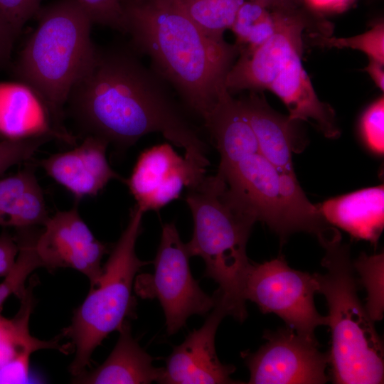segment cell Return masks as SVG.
Instances as JSON below:
<instances>
[{
    "label": "cell",
    "instance_id": "cell-1",
    "mask_svg": "<svg viewBox=\"0 0 384 384\" xmlns=\"http://www.w3.org/2000/svg\"><path fill=\"white\" fill-rule=\"evenodd\" d=\"M169 88L134 51L95 47L68 102L88 135L123 150L149 133L159 132L183 148L186 159L206 169L210 164L207 145Z\"/></svg>",
    "mask_w": 384,
    "mask_h": 384
},
{
    "label": "cell",
    "instance_id": "cell-2",
    "mask_svg": "<svg viewBox=\"0 0 384 384\" xmlns=\"http://www.w3.org/2000/svg\"><path fill=\"white\" fill-rule=\"evenodd\" d=\"M134 50L173 87L185 106L204 119L226 90L239 48L203 32L175 0H121Z\"/></svg>",
    "mask_w": 384,
    "mask_h": 384
},
{
    "label": "cell",
    "instance_id": "cell-3",
    "mask_svg": "<svg viewBox=\"0 0 384 384\" xmlns=\"http://www.w3.org/2000/svg\"><path fill=\"white\" fill-rule=\"evenodd\" d=\"M220 154L216 175L232 196L282 241L297 232L315 234L326 226L295 174L282 171L262 153L238 100L228 90L203 120Z\"/></svg>",
    "mask_w": 384,
    "mask_h": 384
},
{
    "label": "cell",
    "instance_id": "cell-4",
    "mask_svg": "<svg viewBox=\"0 0 384 384\" xmlns=\"http://www.w3.org/2000/svg\"><path fill=\"white\" fill-rule=\"evenodd\" d=\"M37 14L38 25L14 73L41 103L55 137L72 145L75 139L64 126L65 105L95 53L93 23L77 0H59Z\"/></svg>",
    "mask_w": 384,
    "mask_h": 384
},
{
    "label": "cell",
    "instance_id": "cell-5",
    "mask_svg": "<svg viewBox=\"0 0 384 384\" xmlns=\"http://www.w3.org/2000/svg\"><path fill=\"white\" fill-rule=\"evenodd\" d=\"M274 34L250 52H241L225 79L232 94L245 90H268L284 104L294 122H311L331 139L340 135L331 107L319 99L302 62V33L316 27L315 18L302 9L276 11Z\"/></svg>",
    "mask_w": 384,
    "mask_h": 384
},
{
    "label": "cell",
    "instance_id": "cell-6",
    "mask_svg": "<svg viewBox=\"0 0 384 384\" xmlns=\"http://www.w3.org/2000/svg\"><path fill=\"white\" fill-rule=\"evenodd\" d=\"M325 250L324 274L315 273L317 292L326 298L327 325L332 336L329 353L331 377L336 384L383 383V346L374 321L357 294L350 249L331 226L317 235Z\"/></svg>",
    "mask_w": 384,
    "mask_h": 384
},
{
    "label": "cell",
    "instance_id": "cell-7",
    "mask_svg": "<svg viewBox=\"0 0 384 384\" xmlns=\"http://www.w3.org/2000/svg\"><path fill=\"white\" fill-rule=\"evenodd\" d=\"M185 200L193 220L188 253L203 259L204 277L218 284L215 304L242 322L247 316L245 287L252 265L246 246L256 220L216 174L188 188Z\"/></svg>",
    "mask_w": 384,
    "mask_h": 384
},
{
    "label": "cell",
    "instance_id": "cell-8",
    "mask_svg": "<svg viewBox=\"0 0 384 384\" xmlns=\"http://www.w3.org/2000/svg\"><path fill=\"white\" fill-rule=\"evenodd\" d=\"M144 213L136 205L131 210L128 223L113 246L97 283L64 330L75 351L70 366L75 377L86 370L96 348L110 333L120 329L134 307L135 278L149 263L139 259L135 250Z\"/></svg>",
    "mask_w": 384,
    "mask_h": 384
},
{
    "label": "cell",
    "instance_id": "cell-9",
    "mask_svg": "<svg viewBox=\"0 0 384 384\" xmlns=\"http://www.w3.org/2000/svg\"><path fill=\"white\" fill-rule=\"evenodd\" d=\"M190 257L174 223H165L153 262L154 272L135 278L134 290L138 296L159 300L170 336L178 332L191 316L205 315L215 304L214 296L205 293L193 278Z\"/></svg>",
    "mask_w": 384,
    "mask_h": 384
},
{
    "label": "cell",
    "instance_id": "cell-10",
    "mask_svg": "<svg viewBox=\"0 0 384 384\" xmlns=\"http://www.w3.org/2000/svg\"><path fill=\"white\" fill-rule=\"evenodd\" d=\"M317 284L314 274L294 270L282 256L259 264L252 262L245 287V297L263 314L273 313L299 335L316 340L315 329L327 325L326 316L314 304Z\"/></svg>",
    "mask_w": 384,
    "mask_h": 384
},
{
    "label": "cell",
    "instance_id": "cell-11",
    "mask_svg": "<svg viewBox=\"0 0 384 384\" xmlns=\"http://www.w3.org/2000/svg\"><path fill=\"white\" fill-rule=\"evenodd\" d=\"M266 342L255 352L241 356L250 371V384H324L329 353L321 352L316 340L299 335L289 326L267 330Z\"/></svg>",
    "mask_w": 384,
    "mask_h": 384
},
{
    "label": "cell",
    "instance_id": "cell-12",
    "mask_svg": "<svg viewBox=\"0 0 384 384\" xmlns=\"http://www.w3.org/2000/svg\"><path fill=\"white\" fill-rule=\"evenodd\" d=\"M36 235L35 250L41 267L71 268L83 274L92 287L102 271L107 246L98 240L80 217L77 205L48 218Z\"/></svg>",
    "mask_w": 384,
    "mask_h": 384
},
{
    "label": "cell",
    "instance_id": "cell-13",
    "mask_svg": "<svg viewBox=\"0 0 384 384\" xmlns=\"http://www.w3.org/2000/svg\"><path fill=\"white\" fill-rule=\"evenodd\" d=\"M203 169L179 156L167 143L153 146L139 156L125 180L136 206L144 213L158 210L206 177Z\"/></svg>",
    "mask_w": 384,
    "mask_h": 384
},
{
    "label": "cell",
    "instance_id": "cell-14",
    "mask_svg": "<svg viewBox=\"0 0 384 384\" xmlns=\"http://www.w3.org/2000/svg\"><path fill=\"white\" fill-rule=\"evenodd\" d=\"M226 316L223 309L214 306L201 327L191 331L174 348L166 358L160 383H242L230 378L235 366L221 363L215 351L216 331Z\"/></svg>",
    "mask_w": 384,
    "mask_h": 384
},
{
    "label": "cell",
    "instance_id": "cell-15",
    "mask_svg": "<svg viewBox=\"0 0 384 384\" xmlns=\"http://www.w3.org/2000/svg\"><path fill=\"white\" fill-rule=\"evenodd\" d=\"M108 144L100 137L87 135L80 145L36 164L78 201L97 196L112 180L125 181L107 161Z\"/></svg>",
    "mask_w": 384,
    "mask_h": 384
},
{
    "label": "cell",
    "instance_id": "cell-16",
    "mask_svg": "<svg viewBox=\"0 0 384 384\" xmlns=\"http://www.w3.org/2000/svg\"><path fill=\"white\" fill-rule=\"evenodd\" d=\"M331 225L352 237L376 244L384 225V186L379 185L315 204Z\"/></svg>",
    "mask_w": 384,
    "mask_h": 384
},
{
    "label": "cell",
    "instance_id": "cell-17",
    "mask_svg": "<svg viewBox=\"0 0 384 384\" xmlns=\"http://www.w3.org/2000/svg\"><path fill=\"white\" fill-rule=\"evenodd\" d=\"M107 359L95 370H85L73 380L82 384H148L160 382L164 368L153 365L154 358L133 338L126 320Z\"/></svg>",
    "mask_w": 384,
    "mask_h": 384
},
{
    "label": "cell",
    "instance_id": "cell-18",
    "mask_svg": "<svg viewBox=\"0 0 384 384\" xmlns=\"http://www.w3.org/2000/svg\"><path fill=\"white\" fill-rule=\"evenodd\" d=\"M250 92L247 96L238 100L262 153L282 171L295 174L292 153L296 146L293 127L296 122L273 110L265 98L257 95V92Z\"/></svg>",
    "mask_w": 384,
    "mask_h": 384
},
{
    "label": "cell",
    "instance_id": "cell-19",
    "mask_svg": "<svg viewBox=\"0 0 384 384\" xmlns=\"http://www.w3.org/2000/svg\"><path fill=\"white\" fill-rule=\"evenodd\" d=\"M36 164L0 178V225L16 229L44 225L49 218Z\"/></svg>",
    "mask_w": 384,
    "mask_h": 384
},
{
    "label": "cell",
    "instance_id": "cell-20",
    "mask_svg": "<svg viewBox=\"0 0 384 384\" xmlns=\"http://www.w3.org/2000/svg\"><path fill=\"white\" fill-rule=\"evenodd\" d=\"M31 284L19 297L20 309L14 318H6L0 312V368L20 355L31 356L41 349L63 351L66 348L56 340L42 341L30 334L29 319L34 304Z\"/></svg>",
    "mask_w": 384,
    "mask_h": 384
},
{
    "label": "cell",
    "instance_id": "cell-21",
    "mask_svg": "<svg viewBox=\"0 0 384 384\" xmlns=\"http://www.w3.org/2000/svg\"><path fill=\"white\" fill-rule=\"evenodd\" d=\"M37 102L25 85L0 82V136L16 139L49 132L36 122Z\"/></svg>",
    "mask_w": 384,
    "mask_h": 384
},
{
    "label": "cell",
    "instance_id": "cell-22",
    "mask_svg": "<svg viewBox=\"0 0 384 384\" xmlns=\"http://www.w3.org/2000/svg\"><path fill=\"white\" fill-rule=\"evenodd\" d=\"M275 9L255 0H245L238 9L230 29L240 52H250L265 43L275 32Z\"/></svg>",
    "mask_w": 384,
    "mask_h": 384
},
{
    "label": "cell",
    "instance_id": "cell-23",
    "mask_svg": "<svg viewBox=\"0 0 384 384\" xmlns=\"http://www.w3.org/2000/svg\"><path fill=\"white\" fill-rule=\"evenodd\" d=\"M245 0H175L184 13L206 34L217 39L231 28Z\"/></svg>",
    "mask_w": 384,
    "mask_h": 384
},
{
    "label": "cell",
    "instance_id": "cell-24",
    "mask_svg": "<svg viewBox=\"0 0 384 384\" xmlns=\"http://www.w3.org/2000/svg\"><path fill=\"white\" fill-rule=\"evenodd\" d=\"M18 252L14 265L0 283V312L5 301L12 294L20 297L26 289V281L36 269L41 267L35 250L36 234L31 228L17 230L14 236Z\"/></svg>",
    "mask_w": 384,
    "mask_h": 384
},
{
    "label": "cell",
    "instance_id": "cell-25",
    "mask_svg": "<svg viewBox=\"0 0 384 384\" xmlns=\"http://www.w3.org/2000/svg\"><path fill=\"white\" fill-rule=\"evenodd\" d=\"M354 270L360 274V282L367 292L365 307L373 321L383 316V253L368 255L363 252L353 262Z\"/></svg>",
    "mask_w": 384,
    "mask_h": 384
},
{
    "label": "cell",
    "instance_id": "cell-26",
    "mask_svg": "<svg viewBox=\"0 0 384 384\" xmlns=\"http://www.w3.org/2000/svg\"><path fill=\"white\" fill-rule=\"evenodd\" d=\"M311 38L315 44L326 48H350L360 50L368 59L384 63V23L383 20L375 23L372 28L362 34L347 38H334L319 33H313Z\"/></svg>",
    "mask_w": 384,
    "mask_h": 384
},
{
    "label": "cell",
    "instance_id": "cell-27",
    "mask_svg": "<svg viewBox=\"0 0 384 384\" xmlns=\"http://www.w3.org/2000/svg\"><path fill=\"white\" fill-rule=\"evenodd\" d=\"M55 139L49 132L16 139H0V176L11 167L28 161L44 144Z\"/></svg>",
    "mask_w": 384,
    "mask_h": 384
},
{
    "label": "cell",
    "instance_id": "cell-28",
    "mask_svg": "<svg viewBox=\"0 0 384 384\" xmlns=\"http://www.w3.org/2000/svg\"><path fill=\"white\" fill-rule=\"evenodd\" d=\"M365 145L378 155L384 152V97H380L363 113L359 124Z\"/></svg>",
    "mask_w": 384,
    "mask_h": 384
},
{
    "label": "cell",
    "instance_id": "cell-29",
    "mask_svg": "<svg viewBox=\"0 0 384 384\" xmlns=\"http://www.w3.org/2000/svg\"><path fill=\"white\" fill-rule=\"evenodd\" d=\"M92 23L126 33V16L121 0H77Z\"/></svg>",
    "mask_w": 384,
    "mask_h": 384
},
{
    "label": "cell",
    "instance_id": "cell-30",
    "mask_svg": "<svg viewBox=\"0 0 384 384\" xmlns=\"http://www.w3.org/2000/svg\"><path fill=\"white\" fill-rule=\"evenodd\" d=\"M42 0H0V12L18 35L41 9Z\"/></svg>",
    "mask_w": 384,
    "mask_h": 384
},
{
    "label": "cell",
    "instance_id": "cell-31",
    "mask_svg": "<svg viewBox=\"0 0 384 384\" xmlns=\"http://www.w3.org/2000/svg\"><path fill=\"white\" fill-rule=\"evenodd\" d=\"M31 355H20L0 368V384L24 383L29 377Z\"/></svg>",
    "mask_w": 384,
    "mask_h": 384
},
{
    "label": "cell",
    "instance_id": "cell-32",
    "mask_svg": "<svg viewBox=\"0 0 384 384\" xmlns=\"http://www.w3.org/2000/svg\"><path fill=\"white\" fill-rule=\"evenodd\" d=\"M356 0H299L302 6L315 16L339 14L349 8Z\"/></svg>",
    "mask_w": 384,
    "mask_h": 384
},
{
    "label": "cell",
    "instance_id": "cell-33",
    "mask_svg": "<svg viewBox=\"0 0 384 384\" xmlns=\"http://www.w3.org/2000/svg\"><path fill=\"white\" fill-rule=\"evenodd\" d=\"M18 247L14 236L7 231L0 235V277H5L15 264Z\"/></svg>",
    "mask_w": 384,
    "mask_h": 384
},
{
    "label": "cell",
    "instance_id": "cell-34",
    "mask_svg": "<svg viewBox=\"0 0 384 384\" xmlns=\"http://www.w3.org/2000/svg\"><path fill=\"white\" fill-rule=\"evenodd\" d=\"M17 34L0 12V68L10 59L14 39Z\"/></svg>",
    "mask_w": 384,
    "mask_h": 384
},
{
    "label": "cell",
    "instance_id": "cell-35",
    "mask_svg": "<svg viewBox=\"0 0 384 384\" xmlns=\"http://www.w3.org/2000/svg\"><path fill=\"white\" fill-rule=\"evenodd\" d=\"M365 70L368 73L375 84L382 91L384 90V63L369 59Z\"/></svg>",
    "mask_w": 384,
    "mask_h": 384
},
{
    "label": "cell",
    "instance_id": "cell-36",
    "mask_svg": "<svg viewBox=\"0 0 384 384\" xmlns=\"http://www.w3.org/2000/svg\"><path fill=\"white\" fill-rule=\"evenodd\" d=\"M271 9H286L303 7L299 0H255Z\"/></svg>",
    "mask_w": 384,
    "mask_h": 384
},
{
    "label": "cell",
    "instance_id": "cell-37",
    "mask_svg": "<svg viewBox=\"0 0 384 384\" xmlns=\"http://www.w3.org/2000/svg\"><path fill=\"white\" fill-rule=\"evenodd\" d=\"M0 138H1V139H4V138L1 137V136H0Z\"/></svg>",
    "mask_w": 384,
    "mask_h": 384
}]
</instances>
